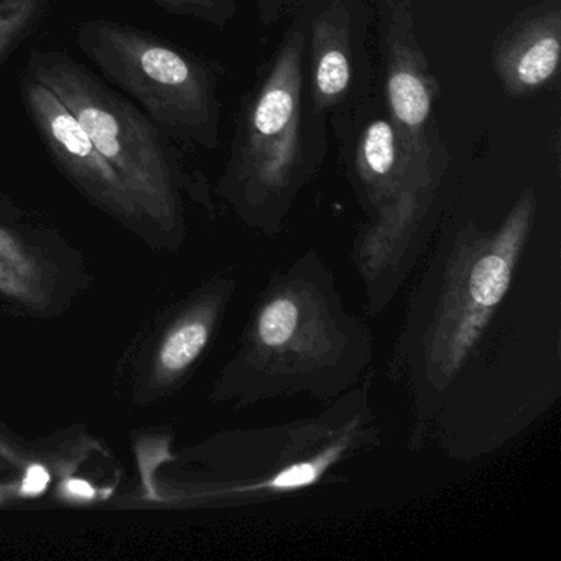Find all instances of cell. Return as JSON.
Segmentation results:
<instances>
[{
	"label": "cell",
	"mask_w": 561,
	"mask_h": 561,
	"mask_svg": "<svg viewBox=\"0 0 561 561\" xmlns=\"http://www.w3.org/2000/svg\"><path fill=\"white\" fill-rule=\"evenodd\" d=\"M77 45L163 133L215 146V78L199 58L152 32L107 19L78 25Z\"/></svg>",
	"instance_id": "cell-2"
},
{
	"label": "cell",
	"mask_w": 561,
	"mask_h": 561,
	"mask_svg": "<svg viewBox=\"0 0 561 561\" xmlns=\"http://www.w3.org/2000/svg\"><path fill=\"white\" fill-rule=\"evenodd\" d=\"M225 301L226 285H208L162 313L134 364L137 405H153L183 386L211 343Z\"/></svg>",
	"instance_id": "cell-6"
},
{
	"label": "cell",
	"mask_w": 561,
	"mask_h": 561,
	"mask_svg": "<svg viewBox=\"0 0 561 561\" xmlns=\"http://www.w3.org/2000/svg\"><path fill=\"white\" fill-rule=\"evenodd\" d=\"M558 60H560V42L557 35H540L515 58V78L522 87H540L553 77Z\"/></svg>",
	"instance_id": "cell-12"
},
{
	"label": "cell",
	"mask_w": 561,
	"mask_h": 561,
	"mask_svg": "<svg viewBox=\"0 0 561 561\" xmlns=\"http://www.w3.org/2000/svg\"><path fill=\"white\" fill-rule=\"evenodd\" d=\"M351 81V65L346 55L337 48L323 51L318 58L314 83L317 91L324 100H334L346 93Z\"/></svg>",
	"instance_id": "cell-14"
},
{
	"label": "cell",
	"mask_w": 561,
	"mask_h": 561,
	"mask_svg": "<svg viewBox=\"0 0 561 561\" xmlns=\"http://www.w3.org/2000/svg\"><path fill=\"white\" fill-rule=\"evenodd\" d=\"M21 96L32 126L65 179L94 208L153 248L149 222L73 113L27 71L22 77Z\"/></svg>",
	"instance_id": "cell-4"
},
{
	"label": "cell",
	"mask_w": 561,
	"mask_h": 561,
	"mask_svg": "<svg viewBox=\"0 0 561 561\" xmlns=\"http://www.w3.org/2000/svg\"><path fill=\"white\" fill-rule=\"evenodd\" d=\"M25 71L57 94L116 170L149 222L153 248H179L185 236L182 193L188 176L172 137L67 51L35 48Z\"/></svg>",
	"instance_id": "cell-1"
},
{
	"label": "cell",
	"mask_w": 561,
	"mask_h": 561,
	"mask_svg": "<svg viewBox=\"0 0 561 561\" xmlns=\"http://www.w3.org/2000/svg\"><path fill=\"white\" fill-rule=\"evenodd\" d=\"M294 71L278 68L274 80L251 114V134L259 147L272 146L275 140H284L285 134L295 123L298 113V83L291 81Z\"/></svg>",
	"instance_id": "cell-8"
},
{
	"label": "cell",
	"mask_w": 561,
	"mask_h": 561,
	"mask_svg": "<svg viewBox=\"0 0 561 561\" xmlns=\"http://www.w3.org/2000/svg\"><path fill=\"white\" fill-rule=\"evenodd\" d=\"M366 172L374 179H386L397 162L396 130L387 121H374L364 134L360 146Z\"/></svg>",
	"instance_id": "cell-13"
},
{
	"label": "cell",
	"mask_w": 561,
	"mask_h": 561,
	"mask_svg": "<svg viewBox=\"0 0 561 561\" xmlns=\"http://www.w3.org/2000/svg\"><path fill=\"white\" fill-rule=\"evenodd\" d=\"M350 436L334 442L310 459L291 462L287 468L275 472L271 478L262 479L252 484L238 485V488L225 489L221 494H257V492H272V494H285V492L300 491L308 485L317 484L323 478L324 472L337 462V459L350 448Z\"/></svg>",
	"instance_id": "cell-9"
},
{
	"label": "cell",
	"mask_w": 561,
	"mask_h": 561,
	"mask_svg": "<svg viewBox=\"0 0 561 561\" xmlns=\"http://www.w3.org/2000/svg\"><path fill=\"white\" fill-rule=\"evenodd\" d=\"M83 257L54 229L0 196V307L22 317L64 313L87 288Z\"/></svg>",
	"instance_id": "cell-3"
},
{
	"label": "cell",
	"mask_w": 561,
	"mask_h": 561,
	"mask_svg": "<svg viewBox=\"0 0 561 561\" xmlns=\"http://www.w3.org/2000/svg\"><path fill=\"white\" fill-rule=\"evenodd\" d=\"M324 311L308 288L298 284L275 288L255 314L248 360L267 366L272 374H300V364L305 370L311 360L320 364L324 354L333 351L327 341L331 330Z\"/></svg>",
	"instance_id": "cell-7"
},
{
	"label": "cell",
	"mask_w": 561,
	"mask_h": 561,
	"mask_svg": "<svg viewBox=\"0 0 561 561\" xmlns=\"http://www.w3.org/2000/svg\"><path fill=\"white\" fill-rule=\"evenodd\" d=\"M152 2L169 14L202 19L213 24L221 21L228 9L226 0H152Z\"/></svg>",
	"instance_id": "cell-15"
},
{
	"label": "cell",
	"mask_w": 561,
	"mask_h": 561,
	"mask_svg": "<svg viewBox=\"0 0 561 561\" xmlns=\"http://www.w3.org/2000/svg\"><path fill=\"white\" fill-rule=\"evenodd\" d=\"M528 218L530 206L515 209L501 231L482 244L474 259H469L471 267L446 301L432 341V364L443 370V377H451L461 367L507 294L527 234Z\"/></svg>",
	"instance_id": "cell-5"
},
{
	"label": "cell",
	"mask_w": 561,
	"mask_h": 561,
	"mask_svg": "<svg viewBox=\"0 0 561 561\" xmlns=\"http://www.w3.org/2000/svg\"><path fill=\"white\" fill-rule=\"evenodd\" d=\"M389 100L393 116L410 129L423 126L432 110L428 88L419 75L396 70L389 78Z\"/></svg>",
	"instance_id": "cell-11"
},
{
	"label": "cell",
	"mask_w": 561,
	"mask_h": 561,
	"mask_svg": "<svg viewBox=\"0 0 561 561\" xmlns=\"http://www.w3.org/2000/svg\"><path fill=\"white\" fill-rule=\"evenodd\" d=\"M51 0H0V68L41 27Z\"/></svg>",
	"instance_id": "cell-10"
}]
</instances>
